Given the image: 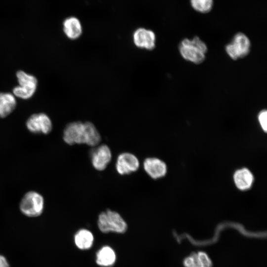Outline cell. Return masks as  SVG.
Returning a JSON list of instances; mask_svg holds the SVG:
<instances>
[{"instance_id": "5bb4252c", "label": "cell", "mask_w": 267, "mask_h": 267, "mask_svg": "<svg viewBox=\"0 0 267 267\" xmlns=\"http://www.w3.org/2000/svg\"><path fill=\"white\" fill-rule=\"evenodd\" d=\"M17 104L15 96L10 92H0V117L5 118L15 109Z\"/></svg>"}, {"instance_id": "e0dca14e", "label": "cell", "mask_w": 267, "mask_h": 267, "mask_svg": "<svg viewBox=\"0 0 267 267\" xmlns=\"http://www.w3.org/2000/svg\"><path fill=\"white\" fill-rule=\"evenodd\" d=\"M192 8L195 11L206 14L210 12L214 6V0H189Z\"/></svg>"}, {"instance_id": "277c9868", "label": "cell", "mask_w": 267, "mask_h": 267, "mask_svg": "<svg viewBox=\"0 0 267 267\" xmlns=\"http://www.w3.org/2000/svg\"><path fill=\"white\" fill-rule=\"evenodd\" d=\"M44 199L43 195L35 191H29L22 197L19 203L21 213L29 217L40 216L44 209Z\"/></svg>"}, {"instance_id": "8fae6325", "label": "cell", "mask_w": 267, "mask_h": 267, "mask_svg": "<svg viewBox=\"0 0 267 267\" xmlns=\"http://www.w3.org/2000/svg\"><path fill=\"white\" fill-rule=\"evenodd\" d=\"M143 168L147 174L153 179H158L165 176L167 168L165 163L155 157L146 158L143 163Z\"/></svg>"}, {"instance_id": "ac0fdd59", "label": "cell", "mask_w": 267, "mask_h": 267, "mask_svg": "<svg viewBox=\"0 0 267 267\" xmlns=\"http://www.w3.org/2000/svg\"><path fill=\"white\" fill-rule=\"evenodd\" d=\"M200 267H211L212 262L208 255L203 252L197 254Z\"/></svg>"}, {"instance_id": "d6986e66", "label": "cell", "mask_w": 267, "mask_h": 267, "mask_svg": "<svg viewBox=\"0 0 267 267\" xmlns=\"http://www.w3.org/2000/svg\"><path fill=\"white\" fill-rule=\"evenodd\" d=\"M258 119L261 128L265 132H266L267 130V111L266 109H263L260 111Z\"/></svg>"}, {"instance_id": "2e32d148", "label": "cell", "mask_w": 267, "mask_h": 267, "mask_svg": "<svg viewBox=\"0 0 267 267\" xmlns=\"http://www.w3.org/2000/svg\"><path fill=\"white\" fill-rule=\"evenodd\" d=\"M74 241L78 248L81 250L88 249L92 245L93 236L89 230L81 229L75 234Z\"/></svg>"}, {"instance_id": "5b68a950", "label": "cell", "mask_w": 267, "mask_h": 267, "mask_svg": "<svg viewBox=\"0 0 267 267\" xmlns=\"http://www.w3.org/2000/svg\"><path fill=\"white\" fill-rule=\"evenodd\" d=\"M251 48V43L248 37L244 33L237 32L231 41L225 46L228 56L232 60H237L247 56Z\"/></svg>"}, {"instance_id": "30bf717a", "label": "cell", "mask_w": 267, "mask_h": 267, "mask_svg": "<svg viewBox=\"0 0 267 267\" xmlns=\"http://www.w3.org/2000/svg\"><path fill=\"white\" fill-rule=\"evenodd\" d=\"M133 40L138 48L152 50L155 47L156 34L150 29L142 27L136 29L133 33Z\"/></svg>"}, {"instance_id": "3957f363", "label": "cell", "mask_w": 267, "mask_h": 267, "mask_svg": "<svg viewBox=\"0 0 267 267\" xmlns=\"http://www.w3.org/2000/svg\"><path fill=\"white\" fill-rule=\"evenodd\" d=\"M97 225L103 233L109 232L124 233L127 229L126 222L117 212L108 209L98 216Z\"/></svg>"}, {"instance_id": "7c38bea8", "label": "cell", "mask_w": 267, "mask_h": 267, "mask_svg": "<svg viewBox=\"0 0 267 267\" xmlns=\"http://www.w3.org/2000/svg\"><path fill=\"white\" fill-rule=\"evenodd\" d=\"M63 30L66 36L70 40H74L81 37L83 27L80 20L75 16H70L63 22Z\"/></svg>"}, {"instance_id": "6da1fadb", "label": "cell", "mask_w": 267, "mask_h": 267, "mask_svg": "<svg viewBox=\"0 0 267 267\" xmlns=\"http://www.w3.org/2000/svg\"><path fill=\"white\" fill-rule=\"evenodd\" d=\"M63 139L68 145L86 144L94 147L100 142L101 136L91 122L75 121L65 126L63 132Z\"/></svg>"}, {"instance_id": "ba28073f", "label": "cell", "mask_w": 267, "mask_h": 267, "mask_svg": "<svg viewBox=\"0 0 267 267\" xmlns=\"http://www.w3.org/2000/svg\"><path fill=\"white\" fill-rule=\"evenodd\" d=\"M90 151V158L93 168L97 171L105 170L112 159L110 148L106 144L94 146Z\"/></svg>"}, {"instance_id": "ffe728a7", "label": "cell", "mask_w": 267, "mask_h": 267, "mask_svg": "<svg viewBox=\"0 0 267 267\" xmlns=\"http://www.w3.org/2000/svg\"><path fill=\"white\" fill-rule=\"evenodd\" d=\"M0 267H9L8 263L6 258L0 255Z\"/></svg>"}, {"instance_id": "7a4b0ae2", "label": "cell", "mask_w": 267, "mask_h": 267, "mask_svg": "<svg viewBox=\"0 0 267 267\" xmlns=\"http://www.w3.org/2000/svg\"><path fill=\"white\" fill-rule=\"evenodd\" d=\"M178 50L181 56L185 60L195 64L204 62L208 52L206 43L199 37L192 39L184 38L178 44Z\"/></svg>"}, {"instance_id": "9c48e42d", "label": "cell", "mask_w": 267, "mask_h": 267, "mask_svg": "<svg viewBox=\"0 0 267 267\" xmlns=\"http://www.w3.org/2000/svg\"><path fill=\"white\" fill-rule=\"evenodd\" d=\"M139 167L138 158L130 152L120 154L117 159L115 168L120 175H129L136 172Z\"/></svg>"}, {"instance_id": "4fadbf2b", "label": "cell", "mask_w": 267, "mask_h": 267, "mask_svg": "<svg viewBox=\"0 0 267 267\" xmlns=\"http://www.w3.org/2000/svg\"><path fill=\"white\" fill-rule=\"evenodd\" d=\"M233 180L238 189L245 190L251 187L254 180V177L248 169L242 168L235 172Z\"/></svg>"}, {"instance_id": "8992f818", "label": "cell", "mask_w": 267, "mask_h": 267, "mask_svg": "<svg viewBox=\"0 0 267 267\" xmlns=\"http://www.w3.org/2000/svg\"><path fill=\"white\" fill-rule=\"evenodd\" d=\"M18 86L12 89L13 94L19 98L28 99L33 96L38 86V80L33 75L22 70L16 72Z\"/></svg>"}, {"instance_id": "9a60e30c", "label": "cell", "mask_w": 267, "mask_h": 267, "mask_svg": "<svg viewBox=\"0 0 267 267\" xmlns=\"http://www.w3.org/2000/svg\"><path fill=\"white\" fill-rule=\"evenodd\" d=\"M96 264L102 267H110L115 262L116 256L113 249L105 246L99 249L96 255Z\"/></svg>"}, {"instance_id": "52a82bcc", "label": "cell", "mask_w": 267, "mask_h": 267, "mask_svg": "<svg viewBox=\"0 0 267 267\" xmlns=\"http://www.w3.org/2000/svg\"><path fill=\"white\" fill-rule=\"evenodd\" d=\"M26 126L30 132L35 134H47L52 129L51 120L44 113L31 115L26 121Z\"/></svg>"}]
</instances>
